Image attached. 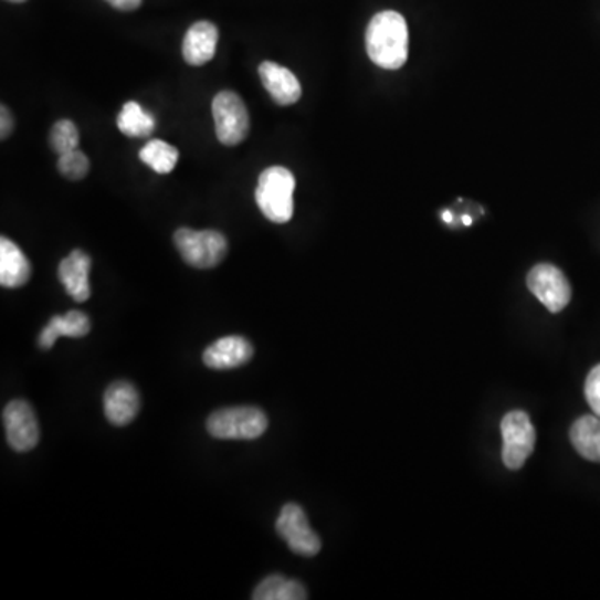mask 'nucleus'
Here are the masks:
<instances>
[{
  "label": "nucleus",
  "mask_w": 600,
  "mask_h": 600,
  "mask_svg": "<svg viewBox=\"0 0 600 600\" xmlns=\"http://www.w3.org/2000/svg\"><path fill=\"white\" fill-rule=\"evenodd\" d=\"M139 159L157 173L172 172L179 160V150L164 140L154 139L147 143L139 152Z\"/></svg>",
  "instance_id": "20"
},
{
  "label": "nucleus",
  "mask_w": 600,
  "mask_h": 600,
  "mask_svg": "<svg viewBox=\"0 0 600 600\" xmlns=\"http://www.w3.org/2000/svg\"><path fill=\"white\" fill-rule=\"evenodd\" d=\"M117 127L124 136L133 139H143V137L152 136L156 130V119L149 113L143 109L137 103L124 104L119 117H117Z\"/></svg>",
  "instance_id": "19"
},
{
  "label": "nucleus",
  "mask_w": 600,
  "mask_h": 600,
  "mask_svg": "<svg viewBox=\"0 0 600 600\" xmlns=\"http://www.w3.org/2000/svg\"><path fill=\"white\" fill-rule=\"evenodd\" d=\"M219 31L212 22L200 21L190 25L183 38L182 55L187 64L200 65L208 64L214 59L218 51Z\"/></svg>",
  "instance_id": "13"
},
{
  "label": "nucleus",
  "mask_w": 600,
  "mask_h": 600,
  "mask_svg": "<svg viewBox=\"0 0 600 600\" xmlns=\"http://www.w3.org/2000/svg\"><path fill=\"white\" fill-rule=\"evenodd\" d=\"M275 529H277L278 536L285 540L288 549L298 556H317L323 547L319 536L314 533L309 520H307L306 513L297 504H285L282 507L281 516L275 523Z\"/></svg>",
  "instance_id": "7"
},
{
  "label": "nucleus",
  "mask_w": 600,
  "mask_h": 600,
  "mask_svg": "<svg viewBox=\"0 0 600 600\" xmlns=\"http://www.w3.org/2000/svg\"><path fill=\"white\" fill-rule=\"evenodd\" d=\"M527 287L552 314L569 306L572 288L560 269L552 264H539L527 275Z\"/></svg>",
  "instance_id": "8"
},
{
  "label": "nucleus",
  "mask_w": 600,
  "mask_h": 600,
  "mask_svg": "<svg viewBox=\"0 0 600 600\" xmlns=\"http://www.w3.org/2000/svg\"><path fill=\"white\" fill-rule=\"evenodd\" d=\"M91 162L82 150L74 149L71 152L59 156L57 170L69 180H82L88 173Z\"/></svg>",
  "instance_id": "22"
},
{
  "label": "nucleus",
  "mask_w": 600,
  "mask_h": 600,
  "mask_svg": "<svg viewBox=\"0 0 600 600\" xmlns=\"http://www.w3.org/2000/svg\"><path fill=\"white\" fill-rule=\"evenodd\" d=\"M570 442L583 459L600 462V418L583 415L570 428Z\"/></svg>",
  "instance_id": "17"
},
{
  "label": "nucleus",
  "mask_w": 600,
  "mask_h": 600,
  "mask_svg": "<svg viewBox=\"0 0 600 600\" xmlns=\"http://www.w3.org/2000/svg\"><path fill=\"white\" fill-rule=\"evenodd\" d=\"M91 333V320L84 313L71 310L65 316L52 317L51 323L44 327L41 336H39V346L42 349L49 350L54 346L59 337H78L87 336Z\"/></svg>",
  "instance_id": "16"
},
{
  "label": "nucleus",
  "mask_w": 600,
  "mask_h": 600,
  "mask_svg": "<svg viewBox=\"0 0 600 600\" xmlns=\"http://www.w3.org/2000/svg\"><path fill=\"white\" fill-rule=\"evenodd\" d=\"M259 77L265 91L271 94L272 101L278 106H292L303 95V87L298 78L287 67L265 61L259 65Z\"/></svg>",
  "instance_id": "11"
},
{
  "label": "nucleus",
  "mask_w": 600,
  "mask_h": 600,
  "mask_svg": "<svg viewBox=\"0 0 600 600\" xmlns=\"http://www.w3.org/2000/svg\"><path fill=\"white\" fill-rule=\"evenodd\" d=\"M442 219H444V222H448V224H451V222H452L451 212H444V214H442Z\"/></svg>",
  "instance_id": "26"
},
{
  "label": "nucleus",
  "mask_w": 600,
  "mask_h": 600,
  "mask_svg": "<svg viewBox=\"0 0 600 600\" xmlns=\"http://www.w3.org/2000/svg\"><path fill=\"white\" fill-rule=\"evenodd\" d=\"M31 274V262L21 248L11 239H0V284L2 287H22L28 284Z\"/></svg>",
  "instance_id": "15"
},
{
  "label": "nucleus",
  "mask_w": 600,
  "mask_h": 600,
  "mask_svg": "<svg viewBox=\"0 0 600 600\" xmlns=\"http://www.w3.org/2000/svg\"><path fill=\"white\" fill-rule=\"evenodd\" d=\"M4 428L8 442L18 452H28L38 445L39 422L34 409L25 400H12L4 409Z\"/></svg>",
  "instance_id": "9"
},
{
  "label": "nucleus",
  "mask_w": 600,
  "mask_h": 600,
  "mask_svg": "<svg viewBox=\"0 0 600 600\" xmlns=\"http://www.w3.org/2000/svg\"><path fill=\"white\" fill-rule=\"evenodd\" d=\"M2 113H0V116H2V120H0V137H2V140L8 139L9 136L12 134V129H14V117H12L11 110L8 109V107L2 106Z\"/></svg>",
  "instance_id": "24"
},
{
  "label": "nucleus",
  "mask_w": 600,
  "mask_h": 600,
  "mask_svg": "<svg viewBox=\"0 0 600 600\" xmlns=\"http://www.w3.org/2000/svg\"><path fill=\"white\" fill-rule=\"evenodd\" d=\"M8 2H14V4H22V2H28V0H8Z\"/></svg>",
  "instance_id": "28"
},
{
  "label": "nucleus",
  "mask_w": 600,
  "mask_h": 600,
  "mask_svg": "<svg viewBox=\"0 0 600 600\" xmlns=\"http://www.w3.org/2000/svg\"><path fill=\"white\" fill-rule=\"evenodd\" d=\"M586 399L593 414L600 418V364L590 370L586 380Z\"/></svg>",
  "instance_id": "23"
},
{
  "label": "nucleus",
  "mask_w": 600,
  "mask_h": 600,
  "mask_svg": "<svg viewBox=\"0 0 600 600\" xmlns=\"http://www.w3.org/2000/svg\"><path fill=\"white\" fill-rule=\"evenodd\" d=\"M78 130L72 120H59L51 129V136H49V143H51L54 152L59 156L62 154L71 152V150L78 147Z\"/></svg>",
  "instance_id": "21"
},
{
  "label": "nucleus",
  "mask_w": 600,
  "mask_h": 600,
  "mask_svg": "<svg viewBox=\"0 0 600 600\" xmlns=\"http://www.w3.org/2000/svg\"><path fill=\"white\" fill-rule=\"evenodd\" d=\"M254 356V347L245 337L229 336L215 340L204 352V364L211 369L229 370L244 366Z\"/></svg>",
  "instance_id": "12"
},
{
  "label": "nucleus",
  "mask_w": 600,
  "mask_h": 600,
  "mask_svg": "<svg viewBox=\"0 0 600 600\" xmlns=\"http://www.w3.org/2000/svg\"><path fill=\"white\" fill-rule=\"evenodd\" d=\"M212 116L219 143L229 147L244 143L251 119L241 95L231 91L219 92L212 101Z\"/></svg>",
  "instance_id": "5"
},
{
  "label": "nucleus",
  "mask_w": 600,
  "mask_h": 600,
  "mask_svg": "<svg viewBox=\"0 0 600 600\" xmlns=\"http://www.w3.org/2000/svg\"><path fill=\"white\" fill-rule=\"evenodd\" d=\"M267 425V415L252 406L221 409L208 419L209 434L224 441H252L261 438Z\"/></svg>",
  "instance_id": "3"
},
{
  "label": "nucleus",
  "mask_w": 600,
  "mask_h": 600,
  "mask_svg": "<svg viewBox=\"0 0 600 600\" xmlns=\"http://www.w3.org/2000/svg\"><path fill=\"white\" fill-rule=\"evenodd\" d=\"M462 222H464V225H471L472 219L469 218V215H464V219H462Z\"/></svg>",
  "instance_id": "27"
},
{
  "label": "nucleus",
  "mask_w": 600,
  "mask_h": 600,
  "mask_svg": "<svg viewBox=\"0 0 600 600\" xmlns=\"http://www.w3.org/2000/svg\"><path fill=\"white\" fill-rule=\"evenodd\" d=\"M140 411V397L136 387L126 380H117L104 393V412L113 425H127Z\"/></svg>",
  "instance_id": "10"
},
{
  "label": "nucleus",
  "mask_w": 600,
  "mask_h": 600,
  "mask_svg": "<svg viewBox=\"0 0 600 600\" xmlns=\"http://www.w3.org/2000/svg\"><path fill=\"white\" fill-rule=\"evenodd\" d=\"M117 11L130 12L136 11L143 6V0H106Z\"/></svg>",
  "instance_id": "25"
},
{
  "label": "nucleus",
  "mask_w": 600,
  "mask_h": 600,
  "mask_svg": "<svg viewBox=\"0 0 600 600\" xmlns=\"http://www.w3.org/2000/svg\"><path fill=\"white\" fill-rule=\"evenodd\" d=\"M366 49L370 61L387 71H397L408 61V22L399 12L383 11L367 25Z\"/></svg>",
  "instance_id": "1"
},
{
  "label": "nucleus",
  "mask_w": 600,
  "mask_h": 600,
  "mask_svg": "<svg viewBox=\"0 0 600 600\" xmlns=\"http://www.w3.org/2000/svg\"><path fill=\"white\" fill-rule=\"evenodd\" d=\"M254 600H304L306 589L297 580L285 579L284 576H269L255 587L252 593Z\"/></svg>",
  "instance_id": "18"
},
{
  "label": "nucleus",
  "mask_w": 600,
  "mask_h": 600,
  "mask_svg": "<svg viewBox=\"0 0 600 600\" xmlns=\"http://www.w3.org/2000/svg\"><path fill=\"white\" fill-rule=\"evenodd\" d=\"M177 251L196 269L218 267L228 255V239L218 231H192L182 228L173 235Z\"/></svg>",
  "instance_id": "4"
},
{
  "label": "nucleus",
  "mask_w": 600,
  "mask_h": 600,
  "mask_svg": "<svg viewBox=\"0 0 600 600\" xmlns=\"http://www.w3.org/2000/svg\"><path fill=\"white\" fill-rule=\"evenodd\" d=\"M91 257L85 252L72 251L59 265V281L75 303H85L91 297Z\"/></svg>",
  "instance_id": "14"
},
{
  "label": "nucleus",
  "mask_w": 600,
  "mask_h": 600,
  "mask_svg": "<svg viewBox=\"0 0 600 600\" xmlns=\"http://www.w3.org/2000/svg\"><path fill=\"white\" fill-rule=\"evenodd\" d=\"M503 432V462L507 469L523 467L536 448V429L524 411H513L501 421Z\"/></svg>",
  "instance_id": "6"
},
{
  "label": "nucleus",
  "mask_w": 600,
  "mask_h": 600,
  "mask_svg": "<svg viewBox=\"0 0 600 600\" xmlns=\"http://www.w3.org/2000/svg\"><path fill=\"white\" fill-rule=\"evenodd\" d=\"M295 177L282 166H272L259 176L255 200L262 214L274 222L285 224L294 215Z\"/></svg>",
  "instance_id": "2"
}]
</instances>
